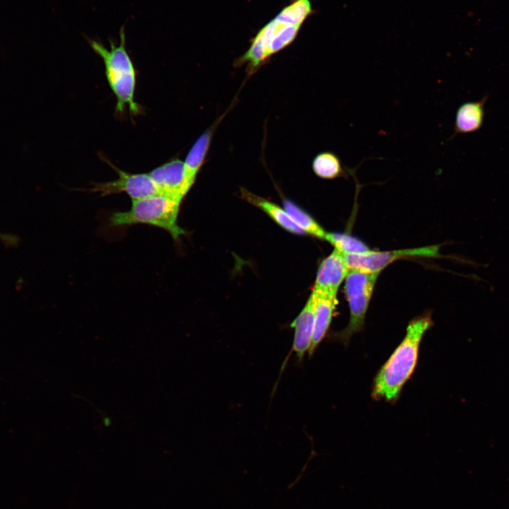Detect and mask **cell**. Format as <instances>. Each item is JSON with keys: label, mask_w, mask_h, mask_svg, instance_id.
<instances>
[{"label": "cell", "mask_w": 509, "mask_h": 509, "mask_svg": "<svg viewBox=\"0 0 509 509\" xmlns=\"http://www.w3.org/2000/svg\"><path fill=\"white\" fill-rule=\"evenodd\" d=\"M433 325L429 312L412 319L404 337L374 378L371 396L375 400L394 403L417 364L419 347L426 331Z\"/></svg>", "instance_id": "6da1fadb"}, {"label": "cell", "mask_w": 509, "mask_h": 509, "mask_svg": "<svg viewBox=\"0 0 509 509\" xmlns=\"http://www.w3.org/2000/svg\"><path fill=\"white\" fill-rule=\"evenodd\" d=\"M312 13L309 0L293 1L259 30L237 64H247L249 73L254 72L271 55L294 40L303 22Z\"/></svg>", "instance_id": "7a4b0ae2"}, {"label": "cell", "mask_w": 509, "mask_h": 509, "mask_svg": "<svg viewBox=\"0 0 509 509\" xmlns=\"http://www.w3.org/2000/svg\"><path fill=\"white\" fill-rule=\"evenodd\" d=\"M87 40L93 51L103 61L107 83L116 98V112L122 114L128 107L132 115L139 114L141 107L134 100L136 72L127 49L124 27L119 30V42L116 44L110 40L109 49L98 40Z\"/></svg>", "instance_id": "3957f363"}, {"label": "cell", "mask_w": 509, "mask_h": 509, "mask_svg": "<svg viewBox=\"0 0 509 509\" xmlns=\"http://www.w3.org/2000/svg\"><path fill=\"white\" fill-rule=\"evenodd\" d=\"M182 201L158 194L141 199L131 200L127 211H115L108 217V226L120 228L137 224H145L168 232L178 241L186 231L177 223Z\"/></svg>", "instance_id": "277c9868"}, {"label": "cell", "mask_w": 509, "mask_h": 509, "mask_svg": "<svg viewBox=\"0 0 509 509\" xmlns=\"http://www.w3.org/2000/svg\"><path fill=\"white\" fill-rule=\"evenodd\" d=\"M380 272L351 269L345 278L344 291L350 317L344 329L330 334L329 339L348 346L351 337L364 327L365 315Z\"/></svg>", "instance_id": "5b68a950"}, {"label": "cell", "mask_w": 509, "mask_h": 509, "mask_svg": "<svg viewBox=\"0 0 509 509\" xmlns=\"http://www.w3.org/2000/svg\"><path fill=\"white\" fill-rule=\"evenodd\" d=\"M440 245L403 249L390 251H373L357 254L344 255L345 261L350 269H356L369 272H380L394 261L411 257H440Z\"/></svg>", "instance_id": "8992f818"}, {"label": "cell", "mask_w": 509, "mask_h": 509, "mask_svg": "<svg viewBox=\"0 0 509 509\" xmlns=\"http://www.w3.org/2000/svg\"><path fill=\"white\" fill-rule=\"evenodd\" d=\"M109 164L117 172L118 177L112 181L93 183L90 192L99 193L101 197L124 192L131 200L159 194L148 173H129Z\"/></svg>", "instance_id": "52a82bcc"}, {"label": "cell", "mask_w": 509, "mask_h": 509, "mask_svg": "<svg viewBox=\"0 0 509 509\" xmlns=\"http://www.w3.org/2000/svg\"><path fill=\"white\" fill-rule=\"evenodd\" d=\"M148 174L160 194L182 201L190 190L185 181L184 161L180 159H172Z\"/></svg>", "instance_id": "ba28073f"}, {"label": "cell", "mask_w": 509, "mask_h": 509, "mask_svg": "<svg viewBox=\"0 0 509 509\" xmlns=\"http://www.w3.org/2000/svg\"><path fill=\"white\" fill-rule=\"evenodd\" d=\"M349 270L344 254L334 249L320 264L312 292L337 296Z\"/></svg>", "instance_id": "9c48e42d"}, {"label": "cell", "mask_w": 509, "mask_h": 509, "mask_svg": "<svg viewBox=\"0 0 509 509\" xmlns=\"http://www.w3.org/2000/svg\"><path fill=\"white\" fill-rule=\"evenodd\" d=\"M315 298L311 293L304 308L292 322L294 337L291 351L294 352L298 361H301L308 352L314 332Z\"/></svg>", "instance_id": "30bf717a"}, {"label": "cell", "mask_w": 509, "mask_h": 509, "mask_svg": "<svg viewBox=\"0 0 509 509\" xmlns=\"http://www.w3.org/2000/svg\"><path fill=\"white\" fill-rule=\"evenodd\" d=\"M315 298V324L312 343L308 351L311 357L327 335L337 304V296L312 292Z\"/></svg>", "instance_id": "8fae6325"}, {"label": "cell", "mask_w": 509, "mask_h": 509, "mask_svg": "<svg viewBox=\"0 0 509 509\" xmlns=\"http://www.w3.org/2000/svg\"><path fill=\"white\" fill-rule=\"evenodd\" d=\"M213 129H208L196 140L184 161L185 177L189 189L204 163L213 137Z\"/></svg>", "instance_id": "7c38bea8"}, {"label": "cell", "mask_w": 509, "mask_h": 509, "mask_svg": "<svg viewBox=\"0 0 509 509\" xmlns=\"http://www.w3.org/2000/svg\"><path fill=\"white\" fill-rule=\"evenodd\" d=\"M486 100L487 97H484L479 101L464 103L458 107L455 115L454 135L472 133L481 128Z\"/></svg>", "instance_id": "4fadbf2b"}, {"label": "cell", "mask_w": 509, "mask_h": 509, "mask_svg": "<svg viewBox=\"0 0 509 509\" xmlns=\"http://www.w3.org/2000/svg\"><path fill=\"white\" fill-rule=\"evenodd\" d=\"M241 194L248 202L261 209L273 221L286 230L295 234L301 235L305 233L284 209L245 189H242Z\"/></svg>", "instance_id": "5bb4252c"}, {"label": "cell", "mask_w": 509, "mask_h": 509, "mask_svg": "<svg viewBox=\"0 0 509 509\" xmlns=\"http://www.w3.org/2000/svg\"><path fill=\"white\" fill-rule=\"evenodd\" d=\"M312 168L317 177L325 180L348 175L341 159L332 151H323L317 154L312 160Z\"/></svg>", "instance_id": "9a60e30c"}, {"label": "cell", "mask_w": 509, "mask_h": 509, "mask_svg": "<svg viewBox=\"0 0 509 509\" xmlns=\"http://www.w3.org/2000/svg\"><path fill=\"white\" fill-rule=\"evenodd\" d=\"M283 205L284 209L305 233L324 239L327 232L312 216L290 200H283Z\"/></svg>", "instance_id": "2e32d148"}, {"label": "cell", "mask_w": 509, "mask_h": 509, "mask_svg": "<svg viewBox=\"0 0 509 509\" xmlns=\"http://www.w3.org/2000/svg\"><path fill=\"white\" fill-rule=\"evenodd\" d=\"M324 240L344 255L362 254L371 250L365 242L347 233L327 232Z\"/></svg>", "instance_id": "e0dca14e"}, {"label": "cell", "mask_w": 509, "mask_h": 509, "mask_svg": "<svg viewBox=\"0 0 509 509\" xmlns=\"http://www.w3.org/2000/svg\"><path fill=\"white\" fill-rule=\"evenodd\" d=\"M0 239L5 243L11 245L14 240V237L10 235L3 234L0 233Z\"/></svg>", "instance_id": "ac0fdd59"}, {"label": "cell", "mask_w": 509, "mask_h": 509, "mask_svg": "<svg viewBox=\"0 0 509 509\" xmlns=\"http://www.w3.org/2000/svg\"><path fill=\"white\" fill-rule=\"evenodd\" d=\"M105 426H109V425L110 424V419H109L108 418H106V419H105Z\"/></svg>", "instance_id": "d6986e66"}]
</instances>
